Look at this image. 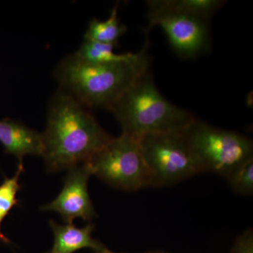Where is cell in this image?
Instances as JSON below:
<instances>
[{
  "mask_svg": "<svg viewBox=\"0 0 253 253\" xmlns=\"http://www.w3.org/2000/svg\"><path fill=\"white\" fill-rule=\"evenodd\" d=\"M42 157L49 172L84 164L112 139L89 109L58 89L48 104Z\"/></svg>",
  "mask_w": 253,
  "mask_h": 253,
  "instance_id": "6da1fadb",
  "label": "cell"
},
{
  "mask_svg": "<svg viewBox=\"0 0 253 253\" xmlns=\"http://www.w3.org/2000/svg\"><path fill=\"white\" fill-rule=\"evenodd\" d=\"M149 42L126 61L93 63L75 54L60 61L54 76L59 89L87 109L108 110L121 99L139 78L150 71Z\"/></svg>",
  "mask_w": 253,
  "mask_h": 253,
  "instance_id": "7a4b0ae2",
  "label": "cell"
},
{
  "mask_svg": "<svg viewBox=\"0 0 253 253\" xmlns=\"http://www.w3.org/2000/svg\"><path fill=\"white\" fill-rule=\"evenodd\" d=\"M123 132L135 137L184 130L196 118L169 102L146 73L110 110Z\"/></svg>",
  "mask_w": 253,
  "mask_h": 253,
  "instance_id": "3957f363",
  "label": "cell"
},
{
  "mask_svg": "<svg viewBox=\"0 0 253 253\" xmlns=\"http://www.w3.org/2000/svg\"><path fill=\"white\" fill-rule=\"evenodd\" d=\"M184 131L200 173H214L225 178L253 157L252 139L236 131L216 127L197 118Z\"/></svg>",
  "mask_w": 253,
  "mask_h": 253,
  "instance_id": "277c9868",
  "label": "cell"
},
{
  "mask_svg": "<svg viewBox=\"0 0 253 253\" xmlns=\"http://www.w3.org/2000/svg\"><path fill=\"white\" fill-rule=\"evenodd\" d=\"M91 173L113 188L135 191L151 187L138 138L122 132L84 163Z\"/></svg>",
  "mask_w": 253,
  "mask_h": 253,
  "instance_id": "5b68a950",
  "label": "cell"
},
{
  "mask_svg": "<svg viewBox=\"0 0 253 253\" xmlns=\"http://www.w3.org/2000/svg\"><path fill=\"white\" fill-rule=\"evenodd\" d=\"M184 129L137 137L151 187H166L200 174Z\"/></svg>",
  "mask_w": 253,
  "mask_h": 253,
  "instance_id": "8992f818",
  "label": "cell"
},
{
  "mask_svg": "<svg viewBox=\"0 0 253 253\" xmlns=\"http://www.w3.org/2000/svg\"><path fill=\"white\" fill-rule=\"evenodd\" d=\"M148 16L149 27L161 28L173 51L183 59H195L211 49L209 21L154 9H148Z\"/></svg>",
  "mask_w": 253,
  "mask_h": 253,
  "instance_id": "52a82bcc",
  "label": "cell"
},
{
  "mask_svg": "<svg viewBox=\"0 0 253 253\" xmlns=\"http://www.w3.org/2000/svg\"><path fill=\"white\" fill-rule=\"evenodd\" d=\"M91 175L85 164L68 169L63 186L57 197L41 209L57 212L66 224H73L76 219L90 221L96 216L88 191V181Z\"/></svg>",
  "mask_w": 253,
  "mask_h": 253,
  "instance_id": "ba28073f",
  "label": "cell"
},
{
  "mask_svg": "<svg viewBox=\"0 0 253 253\" xmlns=\"http://www.w3.org/2000/svg\"><path fill=\"white\" fill-rule=\"evenodd\" d=\"M0 143L4 152L16 156L18 163L23 162V158L28 155L42 157V133L18 120L9 118L0 120Z\"/></svg>",
  "mask_w": 253,
  "mask_h": 253,
  "instance_id": "9c48e42d",
  "label": "cell"
},
{
  "mask_svg": "<svg viewBox=\"0 0 253 253\" xmlns=\"http://www.w3.org/2000/svg\"><path fill=\"white\" fill-rule=\"evenodd\" d=\"M49 225L54 233V241L50 253H74L79 250L89 249L95 251L105 246L92 236L94 224H88L77 227L73 224H59L50 220Z\"/></svg>",
  "mask_w": 253,
  "mask_h": 253,
  "instance_id": "30bf717a",
  "label": "cell"
},
{
  "mask_svg": "<svg viewBox=\"0 0 253 253\" xmlns=\"http://www.w3.org/2000/svg\"><path fill=\"white\" fill-rule=\"evenodd\" d=\"M221 0H150L148 9L189 15L209 21L225 4Z\"/></svg>",
  "mask_w": 253,
  "mask_h": 253,
  "instance_id": "8fae6325",
  "label": "cell"
},
{
  "mask_svg": "<svg viewBox=\"0 0 253 253\" xmlns=\"http://www.w3.org/2000/svg\"><path fill=\"white\" fill-rule=\"evenodd\" d=\"M118 14V4H116L107 19H91L84 34V41L117 45L120 38L126 31V26L121 23Z\"/></svg>",
  "mask_w": 253,
  "mask_h": 253,
  "instance_id": "7c38bea8",
  "label": "cell"
},
{
  "mask_svg": "<svg viewBox=\"0 0 253 253\" xmlns=\"http://www.w3.org/2000/svg\"><path fill=\"white\" fill-rule=\"evenodd\" d=\"M24 171L23 162L18 163L17 170L14 176L9 178L5 176L4 181L0 184V241L5 244H11V241L1 232V223L9 215L11 210L17 206L19 201L16 196L21 189L20 176Z\"/></svg>",
  "mask_w": 253,
  "mask_h": 253,
  "instance_id": "4fadbf2b",
  "label": "cell"
},
{
  "mask_svg": "<svg viewBox=\"0 0 253 253\" xmlns=\"http://www.w3.org/2000/svg\"><path fill=\"white\" fill-rule=\"evenodd\" d=\"M114 45L84 41L76 53V56L84 61L93 63H109L126 61L132 57L134 53L117 54Z\"/></svg>",
  "mask_w": 253,
  "mask_h": 253,
  "instance_id": "5bb4252c",
  "label": "cell"
},
{
  "mask_svg": "<svg viewBox=\"0 0 253 253\" xmlns=\"http://www.w3.org/2000/svg\"><path fill=\"white\" fill-rule=\"evenodd\" d=\"M231 189L239 195L253 194V157L246 160L226 176Z\"/></svg>",
  "mask_w": 253,
  "mask_h": 253,
  "instance_id": "9a60e30c",
  "label": "cell"
},
{
  "mask_svg": "<svg viewBox=\"0 0 253 253\" xmlns=\"http://www.w3.org/2000/svg\"><path fill=\"white\" fill-rule=\"evenodd\" d=\"M231 253H253V231L248 229L238 236Z\"/></svg>",
  "mask_w": 253,
  "mask_h": 253,
  "instance_id": "2e32d148",
  "label": "cell"
},
{
  "mask_svg": "<svg viewBox=\"0 0 253 253\" xmlns=\"http://www.w3.org/2000/svg\"><path fill=\"white\" fill-rule=\"evenodd\" d=\"M94 253H113L112 251H109V249H106V247L104 248V249L99 250V251H95Z\"/></svg>",
  "mask_w": 253,
  "mask_h": 253,
  "instance_id": "e0dca14e",
  "label": "cell"
},
{
  "mask_svg": "<svg viewBox=\"0 0 253 253\" xmlns=\"http://www.w3.org/2000/svg\"><path fill=\"white\" fill-rule=\"evenodd\" d=\"M146 253H166L165 252H163V251H154V252H149Z\"/></svg>",
  "mask_w": 253,
  "mask_h": 253,
  "instance_id": "ac0fdd59",
  "label": "cell"
},
{
  "mask_svg": "<svg viewBox=\"0 0 253 253\" xmlns=\"http://www.w3.org/2000/svg\"><path fill=\"white\" fill-rule=\"evenodd\" d=\"M46 253H50L49 252Z\"/></svg>",
  "mask_w": 253,
  "mask_h": 253,
  "instance_id": "d6986e66",
  "label": "cell"
}]
</instances>
